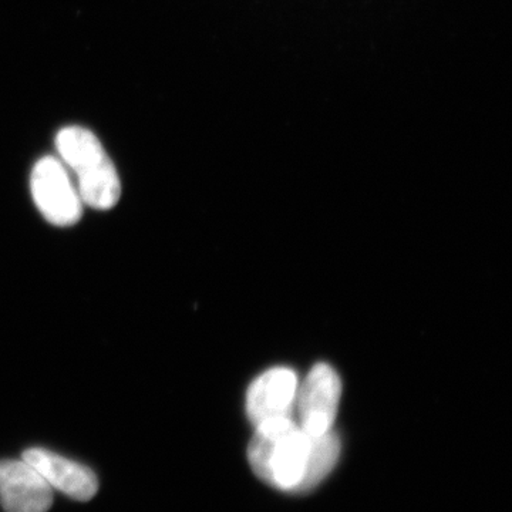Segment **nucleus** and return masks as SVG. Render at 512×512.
<instances>
[{"label":"nucleus","instance_id":"f257e3e1","mask_svg":"<svg viewBox=\"0 0 512 512\" xmlns=\"http://www.w3.org/2000/svg\"><path fill=\"white\" fill-rule=\"evenodd\" d=\"M340 440L335 431L312 436L293 417L255 427L248 448L252 471L276 490L306 493L318 487L338 464Z\"/></svg>","mask_w":512,"mask_h":512},{"label":"nucleus","instance_id":"f03ea898","mask_svg":"<svg viewBox=\"0 0 512 512\" xmlns=\"http://www.w3.org/2000/svg\"><path fill=\"white\" fill-rule=\"evenodd\" d=\"M57 151L63 163L77 178V191L84 204L107 211L120 200L121 184L116 167L92 131L66 127L56 137Z\"/></svg>","mask_w":512,"mask_h":512},{"label":"nucleus","instance_id":"7ed1b4c3","mask_svg":"<svg viewBox=\"0 0 512 512\" xmlns=\"http://www.w3.org/2000/svg\"><path fill=\"white\" fill-rule=\"evenodd\" d=\"M30 190L37 210L56 227H72L82 220L83 201L66 167L55 157H43L33 167Z\"/></svg>","mask_w":512,"mask_h":512},{"label":"nucleus","instance_id":"20e7f679","mask_svg":"<svg viewBox=\"0 0 512 512\" xmlns=\"http://www.w3.org/2000/svg\"><path fill=\"white\" fill-rule=\"evenodd\" d=\"M342 383L332 366L319 363L299 383L295 409L302 430L312 436H322L333 430L338 416Z\"/></svg>","mask_w":512,"mask_h":512},{"label":"nucleus","instance_id":"39448f33","mask_svg":"<svg viewBox=\"0 0 512 512\" xmlns=\"http://www.w3.org/2000/svg\"><path fill=\"white\" fill-rule=\"evenodd\" d=\"M299 380L288 367H275L262 373L249 386L247 414L255 427L269 421L293 417Z\"/></svg>","mask_w":512,"mask_h":512},{"label":"nucleus","instance_id":"423d86ee","mask_svg":"<svg viewBox=\"0 0 512 512\" xmlns=\"http://www.w3.org/2000/svg\"><path fill=\"white\" fill-rule=\"evenodd\" d=\"M0 503L6 512H47L53 504V490L25 460H3Z\"/></svg>","mask_w":512,"mask_h":512},{"label":"nucleus","instance_id":"0eeeda50","mask_svg":"<svg viewBox=\"0 0 512 512\" xmlns=\"http://www.w3.org/2000/svg\"><path fill=\"white\" fill-rule=\"evenodd\" d=\"M22 460L39 471L52 490L60 491L76 501L92 500L99 490L96 474L89 467L64 458L60 454L33 447L23 453Z\"/></svg>","mask_w":512,"mask_h":512}]
</instances>
